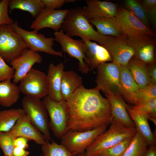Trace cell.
<instances>
[{"instance_id": "cell-1", "label": "cell", "mask_w": 156, "mask_h": 156, "mask_svg": "<svg viewBox=\"0 0 156 156\" xmlns=\"http://www.w3.org/2000/svg\"><path fill=\"white\" fill-rule=\"evenodd\" d=\"M99 91L82 85L66 101L68 130H91L110 123L112 116L110 102Z\"/></svg>"}, {"instance_id": "cell-2", "label": "cell", "mask_w": 156, "mask_h": 156, "mask_svg": "<svg viewBox=\"0 0 156 156\" xmlns=\"http://www.w3.org/2000/svg\"><path fill=\"white\" fill-rule=\"evenodd\" d=\"M61 29L71 37L79 36L83 41H95L103 47L111 36L102 35L96 31L81 7L68 10Z\"/></svg>"}, {"instance_id": "cell-3", "label": "cell", "mask_w": 156, "mask_h": 156, "mask_svg": "<svg viewBox=\"0 0 156 156\" xmlns=\"http://www.w3.org/2000/svg\"><path fill=\"white\" fill-rule=\"evenodd\" d=\"M109 129L99 135L86 149L90 156H94L102 151L113 146L125 139L133 136L136 128L129 127L113 119Z\"/></svg>"}, {"instance_id": "cell-4", "label": "cell", "mask_w": 156, "mask_h": 156, "mask_svg": "<svg viewBox=\"0 0 156 156\" xmlns=\"http://www.w3.org/2000/svg\"><path fill=\"white\" fill-rule=\"evenodd\" d=\"M23 109L31 124L43 135L46 141L51 140L48 112L40 98L25 95L21 101Z\"/></svg>"}, {"instance_id": "cell-5", "label": "cell", "mask_w": 156, "mask_h": 156, "mask_svg": "<svg viewBox=\"0 0 156 156\" xmlns=\"http://www.w3.org/2000/svg\"><path fill=\"white\" fill-rule=\"evenodd\" d=\"M108 125L85 131L69 130L61 138V144L75 156L85 153L86 148L101 134Z\"/></svg>"}, {"instance_id": "cell-6", "label": "cell", "mask_w": 156, "mask_h": 156, "mask_svg": "<svg viewBox=\"0 0 156 156\" xmlns=\"http://www.w3.org/2000/svg\"><path fill=\"white\" fill-rule=\"evenodd\" d=\"M28 48L12 25L0 26V55L6 62H10Z\"/></svg>"}, {"instance_id": "cell-7", "label": "cell", "mask_w": 156, "mask_h": 156, "mask_svg": "<svg viewBox=\"0 0 156 156\" xmlns=\"http://www.w3.org/2000/svg\"><path fill=\"white\" fill-rule=\"evenodd\" d=\"M42 101L49 118V129L56 137L61 138L68 131L69 113L66 101H54L47 96Z\"/></svg>"}, {"instance_id": "cell-8", "label": "cell", "mask_w": 156, "mask_h": 156, "mask_svg": "<svg viewBox=\"0 0 156 156\" xmlns=\"http://www.w3.org/2000/svg\"><path fill=\"white\" fill-rule=\"evenodd\" d=\"M97 75L95 88L105 94L120 95L118 64L114 61L103 63L96 68Z\"/></svg>"}, {"instance_id": "cell-9", "label": "cell", "mask_w": 156, "mask_h": 156, "mask_svg": "<svg viewBox=\"0 0 156 156\" xmlns=\"http://www.w3.org/2000/svg\"><path fill=\"white\" fill-rule=\"evenodd\" d=\"M15 31L21 37L27 45L28 49L38 52H43L50 55L63 57L62 52L57 51L53 48L54 38L46 37L43 34L34 30L28 31L20 27L16 21L12 24Z\"/></svg>"}, {"instance_id": "cell-10", "label": "cell", "mask_w": 156, "mask_h": 156, "mask_svg": "<svg viewBox=\"0 0 156 156\" xmlns=\"http://www.w3.org/2000/svg\"><path fill=\"white\" fill-rule=\"evenodd\" d=\"M55 41L58 42L61 46L62 51L66 53L71 57L78 60L79 70L84 74L90 70L83 47V40H75L65 33L61 29L54 33Z\"/></svg>"}, {"instance_id": "cell-11", "label": "cell", "mask_w": 156, "mask_h": 156, "mask_svg": "<svg viewBox=\"0 0 156 156\" xmlns=\"http://www.w3.org/2000/svg\"><path fill=\"white\" fill-rule=\"evenodd\" d=\"M115 17L122 32L127 36L155 37L152 29L144 25L125 8H118Z\"/></svg>"}, {"instance_id": "cell-12", "label": "cell", "mask_w": 156, "mask_h": 156, "mask_svg": "<svg viewBox=\"0 0 156 156\" xmlns=\"http://www.w3.org/2000/svg\"><path fill=\"white\" fill-rule=\"evenodd\" d=\"M18 86L25 95L41 98L47 95L46 75L33 68L20 81Z\"/></svg>"}, {"instance_id": "cell-13", "label": "cell", "mask_w": 156, "mask_h": 156, "mask_svg": "<svg viewBox=\"0 0 156 156\" xmlns=\"http://www.w3.org/2000/svg\"><path fill=\"white\" fill-rule=\"evenodd\" d=\"M68 10L53 9L44 8L31 24V28L38 31L49 28L56 31L60 30Z\"/></svg>"}, {"instance_id": "cell-14", "label": "cell", "mask_w": 156, "mask_h": 156, "mask_svg": "<svg viewBox=\"0 0 156 156\" xmlns=\"http://www.w3.org/2000/svg\"><path fill=\"white\" fill-rule=\"evenodd\" d=\"M104 47L110 54L113 61L118 64L126 66L134 55L133 50L126 36H111Z\"/></svg>"}, {"instance_id": "cell-15", "label": "cell", "mask_w": 156, "mask_h": 156, "mask_svg": "<svg viewBox=\"0 0 156 156\" xmlns=\"http://www.w3.org/2000/svg\"><path fill=\"white\" fill-rule=\"evenodd\" d=\"M127 37L134 51V57L146 64L155 63L154 57L156 46L155 37L151 36Z\"/></svg>"}, {"instance_id": "cell-16", "label": "cell", "mask_w": 156, "mask_h": 156, "mask_svg": "<svg viewBox=\"0 0 156 156\" xmlns=\"http://www.w3.org/2000/svg\"><path fill=\"white\" fill-rule=\"evenodd\" d=\"M42 56L38 52L28 48L24 50L18 57L10 62V65L14 70L13 82L16 84L32 68L35 63L42 61Z\"/></svg>"}, {"instance_id": "cell-17", "label": "cell", "mask_w": 156, "mask_h": 156, "mask_svg": "<svg viewBox=\"0 0 156 156\" xmlns=\"http://www.w3.org/2000/svg\"><path fill=\"white\" fill-rule=\"evenodd\" d=\"M117 5L113 3L98 0H87L86 5L82 8L87 19L115 17L118 10Z\"/></svg>"}, {"instance_id": "cell-18", "label": "cell", "mask_w": 156, "mask_h": 156, "mask_svg": "<svg viewBox=\"0 0 156 156\" xmlns=\"http://www.w3.org/2000/svg\"><path fill=\"white\" fill-rule=\"evenodd\" d=\"M7 133L13 139L23 137L41 145L46 141L43 134L31 124L25 114L18 120Z\"/></svg>"}, {"instance_id": "cell-19", "label": "cell", "mask_w": 156, "mask_h": 156, "mask_svg": "<svg viewBox=\"0 0 156 156\" xmlns=\"http://www.w3.org/2000/svg\"><path fill=\"white\" fill-rule=\"evenodd\" d=\"M119 81L121 96L129 103L134 105L141 89L126 66L118 64Z\"/></svg>"}, {"instance_id": "cell-20", "label": "cell", "mask_w": 156, "mask_h": 156, "mask_svg": "<svg viewBox=\"0 0 156 156\" xmlns=\"http://www.w3.org/2000/svg\"><path fill=\"white\" fill-rule=\"evenodd\" d=\"M83 47L90 70L96 68L101 63L113 61L107 49L96 42L83 40Z\"/></svg>"}, {"instance_id": "cell-21", "label": "cell", "mask_w": 156, "mask_h": 156, "mask_svg": "<svg viewBox=\"0 0 156 156\" xmlns=\"http://www.w3.org/2000/svg\"><path fill=\"white\" fill-rule=\"evenodd\" d=\"M64 68V65L62 62L57 65L50 63L46 75L47 96L54 101L62 100L60 93L61 84Z\"/></svg>"}, {"instance_id": "cell-22", "label": "cell", "mask_w": 156, "mask_h": 156, "mask_svg": "<svg viewBox=\"0 0 156 156\" xmlns=\"http://www.w3.org/2000/svg\"><path fill=\"white\" fill-rule=\"evenodd\" d=\"M111 105L112 119L126 127L136 128L134 122L127 111L126 103L120 95L105 94Z\"/></svg>"}, {"instance_id": "cell-23", "label": "cell", "mask_w": 156, "mask_h": 156, "mask_svg": "<svg viewBox=\"0 0 156 156\" xmlns=\"http://www.w3.org/2000/svg\"><path fill=\"white\" fill-rule=\"evenodd\" d=\"M94 25L97 31L104 36L114 37L125 36L119 26L115 17L107 18H95L89 20Z\"/></svg>"}, {"instance_id": "cell-24", "label": "cell", "mask_w": 156, "mask_h": 156, "mask_svg": "<svg viewBox=\"0 0 156 156\" xmlns=\"http://www.w3.org/2000/svg\"><path fill=\"white\" fill-rule=\"evenodd\" d=\"M81 77L74 70H64L61 81L60 93L62 99L66 101L75 90L82 85Z\"/></svg>"}, {"instance_id": "cell-25", "label": "cell", "mask_w": 156, "mask_h": 156, "mask_svg": "<svg viewBox=\"0 0 156 156\" xmlns=\"http://www.w3.org/2000/svg\"><path fill=\"white\" fill-rule=\"evenodd\" d=\"M126 66L140 89L144 88L151 83L146 64L133 56Z\"/></svg>"}, {"instance_id": "cell-26", "label": "cell", "mask_w": 156, "mask_h": 156, "mask_svg": "<svg viewBox=\"0 0 156 156\" xmlns=\"http://www.w3.org/2000/svg\"><path fill=\"white\" fill-rule=\"evenodd\" d=\"M18 86L10 80L0 82V105L10 107L18 101L20 92Z\"/></svg>"}, {"instance_id": "cell-27", "label": "cell", "mask_w": 156, "mask_h": 156, "mask_svg": "<svg viewBox=\"0 0 156 156\" xmlns=\"http://www.w3.org/2000/svg\"><path fill=\"white\" fill-rule=\"evenodd\" d=\"M128 113L134 122L137 131L144 138L148 145H156V139L150 127L147 115H140L130 112Z\"/></svg>"}, {"instance_id": "cell-28", "label": "cell", "mask_w": 156, "mask_h": 156, "mask_svg": "<svg viewBox=\"0 0 156 156\" xmlns=\"http://www.w3.org/2000/svg\"><path fill=\"white\" fill-rule=\"evenodd\" d=\"M8 7L10 11L18 9L28 12L35 18L45 8L41 0H9Z\"/></svg>"}, {"instance_id": "cell-29", "label": "cell", "mask_w": 156, "mask_h": 156, "mask_svg": "<svg viewBox=\"0 0 156 156\" xmlns=\"http://www.w3.org/2000/svg\"><path fill=\"white\" fill-rule=\"evenodd\" d=\"M25 114L23 109L20 108L0 111V132L9 131L18 120Z\"/></svg>"}, {"instance_id": "cell-30", "label": "cell", "mask_w": 156, "mask_h": 156, "mask_svg": "<svg viewBox=\"0 0 156 156\" xmlns=\"http://www.w3.org/2000/svg\"><path fill=\"white\" fill-rule=\"evenodd\" d=\"M148 145L145 139L137 131L123 156H143Z\"/></svg>"}, {"instance_id": "cell-31", "label": "cell", "mask_w": 156, "mask_h": 156, "mask_svg": "<svg viewBox=\"0 0 156 156\" xmlns=\"http://www.w3.org/2000/svg\"><path fill=\"white\" fill-rule=\"evenodd\" d=\"M125 9L131 13L146 26L149 27L147 12L139 1L126 0L124 1Z\"/></svg>"}, {"instance_id": "cell-32", "label": "cell", "mask_w": 156, "mask_h": 156, "mask_svg": "<svg viewBox=\"0 0 156 156\" xmlns=\"http://www.w3.org/2000/svg\"><path fill=\"white\" fill-rule=\"evenodd\" d=\"M41 145V156H75L61 144L46 141Z\"/></svg>"}, {"instance_id": "cell-33", "label": "cell", "mask_w": 156, "mask_h": 156, "mask_svg": "<svg viewBox=\"0 0 156 156\" xmlns=\"http://www.w3.org/2000/svg\"><path fill=\"white\" fill-rule=\"evenodd\" d=\"M128 112L140 115L156 116V98L152 99L146 103L138 106L130 107L126 104Z\"/></svg>"}, {"instance_id": "cell-34", "label": "cell", "mask_w": 156, "mask_h": 156, "mask_svg": "<svg viewBox=\"0 0 156 156\" xmlns=\"http://www.w3.org/2000/svg\"><path fill=\"white\" fill-rule=\"evenodd\" d=\"M133 136L125 139L116 145L102 151L96 155L123 156L131 142Z\"/></svg>"}, {"instance_id": "cell-35", "label": "cell", "mask_w": 156, "mask_h": 156, "mask_svg": "<svg viewBox=\"0 0 156 156\" xmlns=\"http://www.w3.org/2000/svg\"><path fill=\"white\" fill-rule=\"evenodd\" d=\"M155 98H156V84L151 82L144 88L141 89L134 106L142 105Z\"/></svg>"}, {"instance_id": "cell-36", "label": "cell", "mask_w": 156, "mask_h": 156, "mask_svg": "<svg viewBox=\"0 0 156 156\" xmlns=\"http://www.w3.org/2000/svg\"><path fill=\"white\" fill-rule=\"evenodd\" d=\"M14 139L7 132H0V148L5 156L12 155Z\"/></svg>"}, {"instance_id": "cell-37", "label": "cell", "mask_w": 156, "mask_h": 156, "mask_svg": "<svg viewBox=\"0 0 156 156\" xmlns=\"http://www.w3.org/2000/svg\"><path fill=\"white\" fill-rule=\"evenodd\" d=\"M14 70L8 65L0 55V82L10 80L13 78Z\"/></svg>"}, {"instance_id": "cell-38", "label": "cell", "mask_w": 156, "mask_h": 156, "mask_svg": "<svg viewBox=\"0 0 156 156\" xmlns=\"http://www.w3.org/2000/svg\"><path fill=\"white\" fill-rule=\"evenodd\" d=\"M8 1L9 0L0 1V26L5 24L12 25L14 22L8 14Z\"/></svg>"}, {"instance_id": "cell-39", "label": "cell", "mask_w": 156, "mask_h": 156, "mask_svg": "<svg viewBox=\"0 0 156 156\" xmlns=\"http://www.w3.org/2000/svg\"><path fill=\"white\" fill-rule=\"evenodd\" d=\"M45 8L53 9L60 8L65 3H73L76 0H41Z\"/></svg>"}, {"instance_id": "cell-40", "label": "cell", "mask_w": 156, "mask_h": 156, "mask_svg": "<svg viewBox=\"0 0 156 156\" xmlns=\"http://www.w3.org/2000/svg\"><path fill=\"white\" fill-rule=\"evenodd\" d=\"M29 139L23 137H17L13 140L14 146L26 149L29 147L28 142Z\"/></svg>"}, {"instance_id": "cell-41", "label": "cell", "mask_w": 156, "mask_h": 156, "mask_svg": "<svg viewBox=\"0 0 156 156\" xmlns=\"http://www.w3.org/2000/svg\"><path fill=\"white\" fill-rule=\"evenodd\" d=\"M151 82L156 84V66L155 63L147 64Z\"/></svg>"}, {"instance_id": "cell-42", "label": "cell", "mask_w": 156, "mask_h": 156, "mask_svg": "<svg viewBox=\"0 0 156 156\" xmlns=\"http://www.w3.org/2000/svg\"><path fill=\"white\" fill-rule=\"evenodd\" d=\"M147 12L156 6V0H142L139 1Z\"/></svg>"}, {"instance_id": "cell-43", "label": "cell", "mask_w": 156, "mask_h": 156, "mask_svg": "<svg viewBox=\"0 0 156 156\" xmlns=\"http://www.w3.org/2000/svg\"><path fill=\"white\" fill-rule=\"evenodd\" d=\"M147 16L149 22L150 21L154 28L156 26V6L147 12Z\"/></svg>"}, {"instance_id": "cell-44", "label": "cell", "mask_w": 156, "mask_h": 156, "mask_svg": "<svg viewBox=\"0 0 156 156\" xmlns=\"http://www.w3.org/2000/svg\"><path fill=\"white\" fill-rule=\"evenodd\" d=\"M29 153V152L26 150L25 149L15 146L14 149L12 156H27Z\"/></svg>"}, {"instance_id": "cell-45", "label": "cell", "mask_w": 156, "mask_h": 156, "mask_svg": "<svg viewBox=\"0 0 156 156\" xmlns=\"http://www.w3.org/2000/svg\"><path fill=\"white\" fill-rule=\"evenodd\" d=\"M143 156H156V145H151L147 149Z\"/></svg>"}, {"instance_id": "cell-46", "label": "cell", "mask_w": 156, "mask_h": 156, "mask_svg": "<svg viewBox=\"0 0 156 156\" xmlns=\"http://www.w3.org/2000/svg\"><path fill=\"white\" fill-rule=\"evenodd\" d=\"M147 117L148 120L152 121L154 124L156 125V116H149L147 115Z\"/></svg>"}, {"instance_id": "cell-47", "label": "cell", "mask_w": 156, "mask_h": 156, "mask_svg": "<svg viewBox=\"0 0 156 156\" xmlns=\"http://www.w3.org/2000/svg\"><path fill=\"white\" fill-rule=\"evenodd\" d=\"M85 152L82 154H79L77 156H85Z\"/></svg>"}, {"instance_id": "cell-48", "label": "cell", "mask_w": 156, "mask_h": 156, "mask_svg": "<svg viewBox=\"0 0 156 156\" xmlns=\"http://www.w3.org/2000/svg\"><path fill=\"white\" fill-rule=\"evenodd\" d=\"M85 156H89L88 154L85 152Z\"/></svg>"}, {"instance_id": "cell-49", "label": "cell", "mask_w": 156, "mask_h": 156, "mask_svg": "<svg viewBox=\"0 0 156 156\" xmlns=\"http://www.w3.org/2000/svg\"><path fill=\"white\" fill-rule=\"evenodd\" d=\"M98 156V155H95V156Z\"/></svg>"}, {"instance_id": "cell-50", "label": "cell", "mask_w": 156, "mask_h": 156, "mask_svg": "<svg viewBox=\"0 0 156 156\" xmlns=\"http://www.w3.org/2000/svg\"><path fill=\"white\" fill-rule=\"evenodd\" d=\"M13 156L12 155H11V156Z\"/></svg>"}]
</instances>
